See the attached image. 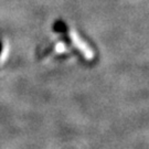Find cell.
Here are the masks:
<instances>
[{"label":"cell","mask_w":149,"mask_h":149,"mask_svg":"<svg viewBox=\"0 0 149 149\" xmlns=\"http://www.w3.org/2000/svg\"><path fill=\"white\" fill-rule=\"evenodd\" d=\"M66 50H68V47L63 42H59L55 45V49H54V51L56 53H63V52H66Z\"/></svg>","instance_id":"obj_2"},{"label":"cell","mask_w":149,"mask_h":149,"mask_svg":"<svg viewBox=\"0 0 149 149\" xmlns=\"http://www.w3.org/2000/svg\"><path fill=\"white\" fill-rule=\"evenodd\" d=\"M69 37L71 39V41L73 43L75 48L80 51L82 55L85 58L87 61H92L95 58V52L94 50L91 48L90 45L80 37L79 32L76 31L73 28H69Z\"/></svg>","instance_id":"obj_1"}]
</instances>
